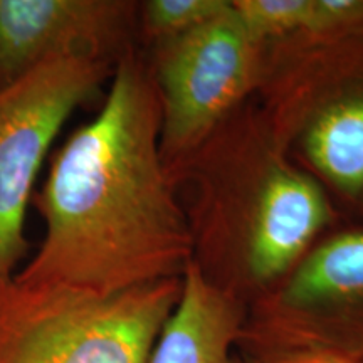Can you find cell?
<instances>
[{
  "label": "cell",
  "mask_w": 363,
  "mask_h": 363,
  "mask_svg": "<svg viewBox=\"0 0 363 363\" xmlns=\"http://www.w3.org/2000/svg\"><path fill=\"white\" fill-rule=\"evenodd\" d=\"M160 130L152 67L130 49L96 118L59 148L34 195L45 235L13 278L99 298L182 278L194 261V234L163 162Z\"/></svg>",
  "instance_id": "cell-1"
},
{
  "label": "cell",
  "mask_w": 363,
  "mask_h": 363,
  "mask_svg": "<svg viewBox=\"0 0 363 363\" xmlns=\"http://www.w3.org/2000/svg\"><path fill=\"white\" fill-rule=\"evenodd\" d=\"M182 278L99 298L0 278V363H148Z\"/></svg>",
  "instance_id": "cell-2"
},
{
  "label": "cell",
  "mask_w": 363,
  "mask_h": 363,
  "mask_svg": "<svg viewBox=\"0 0 363 363\" xmlns=\"http://www.w3.org/2000/svg\"><path fill=\"white\" fill-rule=\"evenodd\" d=\"M276 284L244 321L249 355L313 350L363 362V225L323 240Z\"/></svg>",
  "instance_id": "cell-3"
},
{
  "label": "cell",
  "mask_w": 363,
  "mask_h": 363,
  "mask_svg": "<svg viewBox=\"0 0 363 363\" xmlns=\"http://www.w3.org/2000/svg\"><path fill=\"white\" fill-rule=\"evenodd\" d=\"M116 65L91 57L45 62L0 88V278L27 254L26 212L54 138Z\"/></svg>",
  "instance_id": "cell-4"
},
{
  "label": "cell",
  "mask_w": 363,
  "mask_h": 363,
  "mask_svg": "<svg viewBox=\"0 0 363 363\" xmlns=\"http://www.w3.org/2000/svg\"><path fill=\"white\" fill-rule=\"evenodd\" d=\"M259 48L230 9L208 24L157 44L152 67L162 106L163 162L192 152L251 91Z\"/></svg>",
  "instance_id": "cell-5"
},
{
  "label": "cell",
  "mask_w": 363,
  "mask_h": 363,
  "mask_svg": "<svg viewBox=\"0 0 363 363\" xmlns=\"http://www.w3.org/2000/svg\"><path fill=\"white\" fill-rule=\"evenodd\" d=\"M136 13L123 0H0V88L56 59L116 65L131 49Z\"/></svg>",
  "instance_id": "cell-6"
},
{
  "label": "cell",
  "mask_w": 363,
  "mask_h": 363,
  "mask_svg": "<svg viewBox=\"0 0 363 363\" xmlns=\"http://www.w3.org/2000/svg\"><path fill=\"white\" fill-rule=\"evenodd\" d=\"M252 195L239 227V254L247 279L271 288L330 225L333 208L315 180L283 162L267 165Z\"/></svg>",
  "instance_id": "cell-7"
},
{
  "label": "cell",
  "mask_w": 363,
  "mask_h": 363,
  "mask_svg": "<svg viewBox=\"0 0 363 363\" xmlns=\"http://www.w3.org/2000/svg\"><path fill=\"white\" fill-rule=\"evenodd\" d=\"M330 91L305 136L321 177L348 201H363V39L331 56Z\"/></svg>",
  "instance_id": "cell-8"
},
{
  "label": "cell",
  "mask_w": 363,
  "mask_h": 363,
  "mask_svg": "<svg viewBox=\"0 0 363 363\" xmlns=\"http://www.w3.org/2000/svg\"><path fill=\"white\" fill-rule=\"evenodd\" d=\"M244 316L229 289L197 261L182 274L179 301L158 335L148 363H234Z\"/></svg>",
  "instance_id": "cell-9"
},
{
  "label": "cell",
  "mask_w": 363,
  "mask_h": 363,
  "mask_svg": "<svg viewBox=\"0 0 363 363\" xmlns=\"http://www.w3.org/2000/svg\"><path fill=\"white\" fill-rule=\"evenodd\" d=\"M233 9L257 44L301 39L311 24L313 0H233Z\"/></svg>",
  "instance_id": "cell-10"
},
{
  "label": "cell",
  "mask_w": 363,
  "mask_h": 363,
  "mask_svg": "<svg viewBox=\"0 0 363 363\" xmlns=\"http://www.w3.org/2000/svg\"><path fill=\"white\" fill-rule=\"evenodd\" d=\"M230 9V0H150L138 7L145 34L157 44L192 33Z\"/></svg>",
  "instance_id": "cell-11"
},
{
  "label": "cell",
  "mask_w": 363,
  "mask_h": 363,
  "mask_svg": "<svg viewBox=\"0 0 363 363\" xmlns=\"http://www.w3.org/2000/svg\"><path fill=\"white\" fill-rule=\"evenodd\" d=\"M249 363H355L333 353L313 350H284L249 355Z\"/></svg>",
  "instance_id": "cell-12"
},
{
  "label": "cell",
  "mask_w": 363,
  "mask_h": 363,
  "mask_svg": "<svg viewBox=\"0 0 363 363\" xmlns=\"http://www.w3.org/2000/svg\"><path fill=\"white\" fill-rule=\"evenodd\" d=\"M358 207H360V208H362V212H363V201L360 202V206H358Z\"/></svg>",
  "instance_id": "cell-13"
},
{
  "label": "cell",
  "mask_w": 363,
  "mask_h": 363,
  "mask_svg": "<svg viewBox=\"0 0 363 363\" xmlns=\"http://www.w3.org/2000/svg\"><path fill=\"white\" fill-rule=\"evenodd\" d=\"M362 363H363V362H362Z\"/></svg>",
  "instance_id": "cell-14"
}]
</instances>
